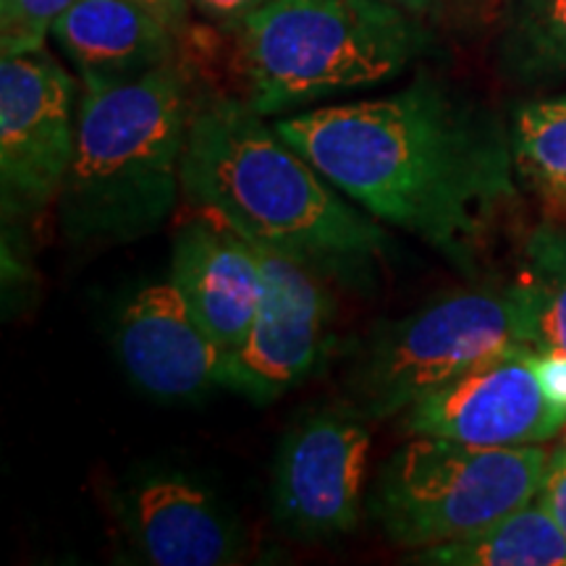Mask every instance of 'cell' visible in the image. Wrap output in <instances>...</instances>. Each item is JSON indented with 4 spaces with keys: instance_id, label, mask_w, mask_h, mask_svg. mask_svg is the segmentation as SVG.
<instances>
[{
    "instance_id": "obj_1",
    "label": "cell",
    "mask_w": 566,
    "mask_h": 566,
    "mask_svg": "<svg viewBox=\"0 0 566 566\" xmlns=\"http://www.w3.org/2000/svg\"><path fill=\"white\" fill-rule=\"evenodd\" d=\"M273 129L375 221L475 273L516 200L512 134L454 84L422 74L373 101L275 118Z\"/></svg>"
},
{
    "instance_id": "obj_2",
    "label": "cell",
    "mask_w": 566,
    "mask_h": 566,
    "mask_svg": "<svg viewBox=\"0 0 566 566\" xmlns=\"http://www.w3.org/2000/svg\"><path fill=\"white\" fill-rule=\"evenodd\" d=\"M181 184L197 212L296 254L328 279H363L391 244L380 221L346 202L265 116L223 92H197Z\"/></svg>"
},
{
    "instance_id": "obj_3",
    "label": "cell",
    "mask_w": 566,
    "mask_h": 566,
    "mask_svg": "<svg viewBox=\"0 0 566 566\" xmlns=\"http://www.w3.org/2000/svg\"><path fill=\"white\" fill-rule=\"evenodd\" d=\"M197 92L184 55L139 80L82 92L59 197L71 244H132L174 216Z\"/></svg>"
},
{
    "instance_id": "obj_4",
    "label": "cell",
    "mask_w": 566,
    "mask_h": 566,
    "mask_svg": "<svg viewBox=\"0 0 566 566\" xmlns=\"http://www.w3.org/2000/svg\"><path fill=\"white\" fill-rule=\"evenodd\" d=\"M233 40L239 97L260 116L378 87L430 48V34L388 0H268Z\"/></svg>"
},
{
    "instance_id": "obj_5",
    "label": "cell",
    "mask_w": 566,
    "mask_h": 566,
    "mask_svg": "<svg viewBox=\"0 0 566 566\" xmlns=\"http://www.w3.org/2000/svg\"><path fill=\"white\" fill-rule=\"evenodd\" d=\"M520 349H541L525 281L459 289L380 323L365 338L344 375L346 407L367 422L399 417L451 380Z\"/></svg>"
},
{
    "instance_id": "obj_6",
    "label": "cell",
    "mask_w": 566,
    "mask_h": 566,
    "mask_svg": "<svg viewBox=\"0 0 566 566\" xmlns=\"http://www.w3.org/2000/svg\"><path fill=\"white\" fill-rule=\"evenodd\" d=\"M548 457L541 446L491 449L412 436L380 464L367 514L409 554L462 541L535 501Z\"/></svg>"
},
{
    "instance_id": "obj_7",
    "label": "cell",
    "mask_w": 566,
    "mask_h": 566,
    "mask_svg": "<svg viewBox=\"0 0 566 566\" xmlns=\"http://www.w3.org/2000/svg\"><path fill=\"white\" fill-rule=\"evenodd\" d=\"M76 82L45 48L0 61V205L6 221L59 202L76 145Z\"/></svg>"
},
{
    "instance_id": "obj_8",
    "label": "cell",
    "mask_w": 566,
    "mask_h": 566,
    "mask_svg": "<svg viewBox=\"0 0 566 566\" xmlns=\"http://www.w3.org/2000/svg\"><path fill=\"white\" fill-rule=\"evenodd\" d=\"M367 420L349 407L302 415L281 438L273 459L271 506L283 533L300 543L349 535L363 516Z\"/></svg>"
},
{
    "instance_id": "obj_9",
    "label": "cell",
    "mask_w": 566,
    "mask_h": 566,
    "mask_svg": "<svg viewBox=\"0 0 566 566\" xmlns=\"http://www.w3.org/2000/svg\"><path fill=\"white\" fill-rule=\"evenodd\" d=\"M252 242V239H250ZM263 268V294L244 344L226 357L221 386L254 405H271L304 384L328 346V275L296 254L252 242Z\"/></svg>"
},
{
    "instance_id": "obj_10",
    "label": "cell",
    "mask_w": 566,
    "mask_h": 566,
    "mask_svg": "<svg viewBox=\"0 0 566 566\" xmlns=\"http://www.w3.org/2000/svg\"><path fill=\"white\" fill-rule=\"evenodd\" d=\"M535 352H512L428 394L399 415V430L491 449L551 441L566 428V412L543 391Z\"/></svg>"
},
{
    "instance_id": "obj_11",
    "label": "cell",
    "mask_w": 566,
    "mask_h": 566,
    "mask_svg": "<svg viewBox=\"0 0 566 566\" xmlns=\"http://www.w3.org/2000/svg\"><path fill=\"white\" fill-rule=\"evenodd\" d=\"M118 530L137 562L153 566L242 564L244 527L202 483L184 472H139L116 493Z\"/></svg>"
},
{
    "instance_id": "obj_12",
    "label": "cell",
    "mask_w": 566,
    "mask_h": 566,
    "mask_svg": "<svg viewBox=\"0 0 566 566\" xmlns=\"http://www.w3.org/2000/svg\"><path fill=\"white\" fill-rule=\"evenodd\" d=\"M116 354L132 384L158 399H197L223 380L226 352L200 328L171 279L126 302Z\"/></svg>"
},
{
    "instance_id": "obj_13",
    "label": "cell",
    "mask_w": 566,
    "mask_h": 566,
    "mask_svg": "<svg viewBox=\"0 0 566 566\" xmlns=\"http://www.w3.org/2000/svg\"><path fill=\"white\" fill-rule=\"evenodd\" d=\"M171 281L226 357L244 344L263 294V268L250 239L197 212L176 231Z\"/></svg>"
},
{
    "instance_id": "obj_14",
    "label": "cell",
    "mask_w": 566,
    "mask_h": 566,
    "mask_svg": "<svg viewBox=\"0 0 566 566\" xmlns=\"http://www.w3.org/2000/svg\"><path fill=\"white\" fill-rule=\"evenodd\" d=\"M51 34L84 90L139 80L184 55L181 40L132 0H76Z\"/></svg>"
},
{
    "instance_id": "obj_15",
    "label": "cell",
    "mask_w": 566,
    "mask_h": 566,
    "mask_svg": "<svg viewBox=\"0 0 566 566\" xmlns=\"http://www.w3.org/2000/svg\"><path fill=\"white\" fill-rule=\"evenodd\" d=\"M409 562L428 566H566V537L535 499L475 535L412 551Z\"/></svg>"
},
{
    "instance_id": "obj_16",
    "label": "cell",
    "mask_w": 566,
    "mask_h": 566,
    "mask_svg": "<svg viewBox=\"0 0 566 566\" xmlns=\"http://www.w3.org/2000/svg\"><path fill=\"white\" fill-rule=\"evenodd\" d=\"M509 134L520 179L548 221L566 226V95L520 105Z\"/></svg>"
},
{
    "instance_id": "obj_17",
    "label": "cell",
    "mask_w": 566,
    "mask_h": 566,
    "mask_svg": "<svg viewBox=\"0 0 566 566\" xmlns=\"http://www.w3.org/2000/svg\"><path fill=\"white\" fill-rule=\"evenodd\" d=\"M501 66L514 82H566V0H514L499 40Z\"/></svg>"
},
{
    "instance_id": "obj_18",
    "label": "cell",
    "mask_w": 566,
    "mask_h": 566,
    "mask_svg": "<svg viewBox=\"0 0 566 566\" xmlns=\"http://www.w3.org/2000/svg\"><path fill=\"white\" fill-rule=\"evenodd\" d=\"M522 281L535 302L541 349L566 352V226L548 221L530 233Z\"/></svg>"
},
{
    "instance_id": "obj_19",
    "label": "cell",
    "mask_w": 566,
    "mask_h": 566,
    "mask_svg": "<svg viewBox=\"0 0 566 566\" xmlns=\"http://www.w3.org/2000/svg\"><path fill=\"white\" fill-rule=\"evenodd\" d=\"M76 0H0V51L3 55L45 48L48 34Z\"/></svg>"
},
{
    "instance_id": "obj_20",
    "label": "cell",
    "mask_w": 566,
    "mask_h": 566,
    "mask_svg": "<svg viewBox=\"0 0 566 566\" xmlns=\"http://www.w3.org/2000/svg\"><path fill=\"white\" fill-rule=\"evenodd\" d=\"M268 0H189L195 17L208 21L221 32H237L254 11H260Z\"/></svg>"
},
{
    "instance_id": "obj_21",
    "label": "cell",
    "mask_w": 566,
    "mask_h": 566,
    "mask_svg": "<svg viewBox=\"0 0 566 566\" xmlns=\"http://www.w3.org/2000/svg\"><path fill=\"white\" fill-rule=\"evenodd\" d=\"M543 509L551 514L566 537V441L558 443L548 457V470L543 478V488L537 493Z\"/></svg>"
},
{
    "instance_id": "obj_22",
    "label": "cell",
    "mask_w": 566,
    "mask_h": 566,
    "mask_svg": "<svg viewBox=\"0 0 566 566\" xmlns=\"http://www.w3.org/2000/svg\"><path fill=\"white\" fill-rule=\"evenodd\" d=\"M535 373L543 391L558 409L566 412V352L562 349H537Z\"/></svg>"
},
{
    "instance_id": "obj_23",
    "label": "cell",
    "mask_w": 566,
    "mask_h": 566,
    "mask_svg": "<svg viewBox=\"0 0 566 566\" xmlns=\"http://www.w3.org/2000/svg\"><path fill=\"white\" fill-rule=\"evenodd\" d=\"M132 3L150 11L179 40L187 38L189 30H192V6H189V0H132Z\"/></svg>"
},
{
    "instance_id": "obj_24",
    "label": "cell",
    "mask_w": 566,
    "mask_h": 566,
    "mask_svg": "<svg viewBox=\"0 0 566 566\" xmlns=\"http://www.w3.org/2000/svg\"><path fill=\"white\" fill-rule=\"evenodd\" d=\"M388 3L399 6V9H405L409 13H422V11H430L438 3H443V0H388Z\"/></svg>"
}]
</instances>
